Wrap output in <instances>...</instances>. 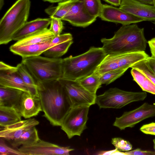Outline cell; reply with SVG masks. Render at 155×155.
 <instances>
[{
    "instance_id": "obj_43",
    "label": "cell",
    "mask_w": 155,
    "mask_h": 155,
    "mask_svg": "<svg viewBox=\"0 0 155 155\" xmlns=\"http://www.w3.org/2000/svg\"><path fill=\"white\" fill-rule=\"evenodd\" d=\"M4 4V0H0V10L2 9Z\"/></svg>"
},
{
    "instance_id": "obj_29",
    "label": "cell",
    "mask_w": 155,
    "mask_h": 155,
    "mask_svg": "<svg viewBox=\"0 0 155 155\" xmlns=\"http://www.w3.org/2000/svg\"><path fill=\"white\" fill-rule=\"evenodd\" d=\"M127 69L123 68L113 70L101 74L100 77L102 84L108 85L112 82L123 75Z\"/></svg>"
},
{
    "instance_id": "obj_42",
    "label": "cell",
    "mask_w": 155,
    "mask_h": 155,
    "mask_svg": "<svg viewBox=\"0 0 155 155\" xmlns=\"http://www.w3.org/2000/svg\"><path fill=\"white\" fill-rule=\"evenodd\" d=\"M45 2H48L50 3H54L59 2L66 0H43Z\"/></svg>"
},
{
    "instance_id": "obj_36",
    "label": "cell",
    "mask_w": 155,
    "mask_h": 155,
    "mask_svg": "<svg viewBox=\"0 0 155 155\" xmlns=\"http://www.w3.org/2000/svg\"><path fill=\"white\" fill-rule=\"evenodd\" d=\"M140 130L144 134L155 135V123L152 122L143 125Z\"/></svg>"
},
{
    "instance_id": "obj_11",
    "label": "cell",
    "mask_w": 155,
    "mask_h": 155,
    "mask_svg": "<svg viewBox=\"0 0 155 155\" xmlns=\"http://www.w3.org/2000/svg\"><path fill=\"white\" fill-rule=\"evenodd\" d=\"M18 149L25 155H69L74 150L69 147H61L41 140L35 144L22 146Z\"/></svg>"
},
{
    "instance_id": "obj_32",
    "label": "cell",
    "mask_w": 155,
    "mask_h": 155,
    "mask_svg": "<svg viewBox=\"0 0 155 155\" xmlns=\"http://www.w3.org/2000/svg\"><path fill=\"white\" fill-rule=\"evenodd\" d=\"M5 140L0 139V155H25L18 148L12 147L8 145Z\"/></svg>"
},
{
    "instance_id": "obj_4",
    "label": "cell",
    "mask_w": 155,
    "mask_h": 155,
    "mask_svg": "<svg viewBox=\"0 0 155 155\" xmlns=\"http://www.w3.org/2000/svg\"><path fill=\"white\" fill-rule=\"evenodd\" d=\"M31 6L30 0H18L7 11L0 21V44L12 40L14 34L26 22Z\"/></svg>"
},
{
    "instance_id": "obj_31",
    "label": "cell",
    "mask_w": 155,
    "mask_h": 155,
    "mask_svg": "<svg viewBox=\"0 0 155 155\" xmlns=\"http://www.w3.org/2000/svg\"><path fill=\"white\" fill-rule=\"evenodd\" d=\"M145 60L137 62L130 68L139 71L155 85V75L146 65Z\"/></svg>"
},
{
    "instance_id": "obj_10",
    "label": "cell",
    "mask_w": 155,
    "mask_h": 155,
    "mask_svg": "<svg viewBox=\"0 0 155 155\" xmlns=\"http://www.w3.org/2000/svg\"><path fill=\"white\" fill-rule=\"evenodd\" d=\"M155 116V105L145 103L139 107L124 112L119 117H116L113 125L121 130L127 127H132L142 120Z\"/></svg>"
},
{
    "instance_id": "obj_13",
    "label": "cell",
    "mask_w": 155,
    "mask_h": 155,
    "mask_svg": "<svg viewBox=\"0 0 155 155\" xmlns=\"http://www.w3.org/2000/svg\"><path fill=\"white\" fill-rule=\"evenodd\" d=\"M96 18L87 11L84 0H78L62 20L69 22L73 26L85 28L94 22Z\"/></svg>"
},
{
    "instance_id": "obj_17",
    "label": "cell",
    "mask_w": 155,
    "mask_h": 155,
    "mask_svg": "<svg viewBox=\"0 0 155 155\" xmlns=\"http://www.w3.org/2000/svg\"><path fill=\"white\" fill-rule=\"evenodd\" d=\"M39 124V122L35 118L21 120L1 128L0 137L10 142L17 139L25 131Z\"/></svg>"
},
{
    "instance_id": "obj_44",
    "label": "cell",
    "mask_w": 155,
    "mask_h": 155,
    "mask_svg": "<svg viewBox=\"0 0 155 155\" xmlns=\"http://www.w3.org/2000/svg\"><path fill=\"white\" fill-rule=\"evenodd\" d=\"M153 143H154L153 147H154V149L155 150V138H154L153 140Z\"/></svg>"
},
{
    "instance_id": "obj_15",
    "label": "cell",
    "mask_w": 155,
    "mask_h": 155,
    "mask_svg": "<svg viewBox=\"0 0 155 155\" xmlns=\"http://www.w3.org/2000/svg\"><path fill=\"white\" fill-rule=\"evenodd\" d=\"M0 86L15 88L29 93L28 88L18 74L16 67L0 62Z\"/></svg>"
},
{
    "instance_id": "obj_18",
    "label": "cell",
    "mask_w": 155,
    "mask_h": 155,
    "mask_svg": "<svg viewBox=\"0 0 155 155\" xmlns=\"http://www.w3.org/2000/svg\"><path fill=\"white\" fill-rule=\"evenodd\" d=\"M51 18H38L26 22L13 35L12 40L18 41L37 32L47 28L50 24Z\"/></svg>"
},
{
    "instance_id": "obj_26",
    "label": "cell",
    "mask_w": 155,
    "mask_h": 155,
    "mask_svg": "<svg viewBox=\"0 0 155 155\" xmlns=\"http://www.w3.org/2000/svg\"><path fill=\"white\" fill-rule=\"evenodd\" d=\"M131 73L135 81L142 90L155 95V85L138 70L132 68Z\"/></svg>"
},
{
    "instance_id": "obj_20",
    "label": "cell",
    "mask_w": 155,
    "mask_h": 155,
    "mask_svg": "<svg viewBox=\"0 0 155 155\" xmlns=\"http://www.w3.org/2000/svg\"><path fill=\"white\" fill-rule=\"evenodd\" d=\"M54 37V34L47 28L17 41L13 45L15 46H23L43 43L51 41Z\"/></svg>"
},
{
    "instance_id": "obj_40",
    "label": "cell",
    "mask_w": 155,
    "mask_h": 155,
    "mask_svg": "<svg viewBox=\"0 0 155 155\" xmlns=\"http://www.w3.org/2000/svg\"><path fill=\"white\" fill-rule=\"evenodd\" d=\"M105 2L111 4L115 6H119L120 5L121 0H103Z\"/></svg>"
},
{
    "instance_id": "obj_16",
    "label": "cell",
    "mask_w": 155,
    "mask_h": 155,
    "mask_svg": "<svg viewBox=\"0 0 155 155\" xmlns=\"http://www.w3.org/2000/svg\"><path fill=\"white\" fill-rule=\"evenodd\" d=\"M22 117L29 119L42 111L39 97L23 92L15 107Z\"/></svg>"
},
{
    "instance_id": "obj_33",
    "label": "cell",
    "mask_w": 155,
    "mask_h": 155,
    "mask_svg": "<svg viewBox=\"0 0 155 155\" xmlns=\"http://www.w3.org/2000/svg\"><path fill=\"white\" fill-rule=\"evenodd\" d=\"M111 143L118 151H127L132 149L131 144L128 141L120 137H115L112 139Z\"/></svg>"
},
{
    "instance_id": "obj_5",
    "label": "cell",
    "mask_w": 155,
    "mask_h": 155,
    "mask_svg": "<svg viewBox=\"0 0 155 155\" xmlns=\"http://www.w3.org/2000/svg\"><path fill=\"white\" fill-rule=\"evenodd\" d=\"M62 59L38 56L22 58L21 62L36 82L58 80L62 76Z\"/></svg>"
},
{
    "instance_id": "obj_9",
    "label": "cell",
    "mask_w": 155,
    "mask_h": 155,
    "mask_svg": "<svg viewBox=\"0 0 155 155\" xmlns=\"http://www.w3.org/2000/svg\"><path fill=\"white\" fill-rule=\"evenodd\" d=\"M65 89L72 107L80 105L91 106L95 104L96 95L87 90L78 81L60 78L58 80Z\"/></svg>"
},
{
    "instance_id": "obj_37",
    "label": "cell",
    "mask_w": 155,
    "mask_h": 155,
    "mask_svg": "<svg viewBox=\"0 0 155 155\" xmlns=\"http://www.w3.org/2000/svg\"><path fill=\"white\" fill-rule=\"evenodd\" d=\"M124 153L127 155H155V151L143 150L139 148Z\"/></svg>"
},
{
    "instance_id": "obj_38",
    "label": "cell",
    "mask_w": 155,
    "mask_h": 155,
    "mask_svg": "<svg viewBox=\"0 0 155 155\" xmlns=\"http://www.w3.org/2000/svg\"><path fill=\"white\" fill-rule=\"evenodd\" d=\"M145 61L147 66L155 75V58L149 56L145 60Z\"/></svg>"
},
{
    "instance_id": "obj_2",
    "label": "cell",
    "mask_w": 155,
    "mask_h": 155,
    "mask_svg": "<svg viewBox=\"0 0 155 155\" xmlns=\"http://www.w3.org/2000/svg\"><path fill=\"white\" fill-rule=\"evenodd\" d=\"M101 41L107 55L145 51L147 42L143 28L136 24L122 25L113 37L103 38Z\"/></svg>"
},
{
    "instance_id": "obj_45",
    "label": "cell",
    "mask_w": 155,
    "mask_h": 155,
    "mask_svg": "<svg viewBox=\"0 0 155 155\" xmlns=\"http://www.w3.org/2000/svg\"><path fill=\"white\" fill-rule=\"evenodd\" d=\"M154 5L155 6V0H154Z\"/></svg>"
},
{
    "instance_id": "obj_41",
    "label": "cell",
    "mask_w": 155,
    "mask_h": 155,
    "mask_svg": "<svg viewBox=\"0 0 155 155\" xmlns=\"http://www.w3.org/2000/svg\"><path fill=\"white\" fill-rule=\"evenodd\" d=\"M143 3L154 5V0H137Z\"/></svg>"
},
{
    "instance_id": "obj_21",
    "label": "cell",
    "mask_w": 155,
    "mask_h": 155,
    "mask_svg": "<svg viewBox=\"0 0 155 155\" xmlns=\"http://www.w3.org/2000/svg\"><path fill=\"white\" fill-rule=\"evenodd\" d=\"M23 92L15 88L0 86V106L15 107Z\"/></svg>"
},
{
    "instance_id": "obj_7",
    "label": "cell",
    "mask_w": 155,
    "mask_h": 155,
    "mask_svg": "<svg viewBox=\"0 0 155 155\" xmlns=\"http://www.w3.org/2000/svg\"><path fill=\"white\" fill-rule=\"evenodd\" d=\"M145 51L107 55L94 73L99 76L108 71L130 68L137 62L146 59Z\"/></svg>"
},
{
    "instance_id": "obj_39",
    "label": "cell",
    "mask_w": 155,
    "mask_h": 155,
    "mask_svg": "<svg viewBox=\"0 0 155 155\" xmlns=\"http://www.w3.org/2000/svg\"><path fill=\"white\" fill-rule=\"evenodd\" d=\"M148 43L151 54V57L155 58V38L149 41Z\"/></svg>"
},
{
    "instance_id": "obj_19",
    "label": "cell",
    "mask_w": 155,
    "mask_h": 155,
    "mask_svg": "<svg viewBox=\"0 0 155 155\" xmlns=\"http://www.w3.org/2000/svg\"><path fill=\"white\" fill-rule=\"evenodd\" d=\"M51 41L23 46H15L12 45L10 47L9 50L22 58L38 56L50 48Z\"/></svg>"
},
{
    "instance_id": "obj_24",
    "label": "cell",
    "mask_w": 155,
    "mask_h": 155,
    "mask_svg": "<svg viewBox=\"0 0 155 155\" xmlns=\"http://www.w3.org/2000/svg\"><path fill=\"white\" fill-rule=\"evenodd\" d=\"M40 140L38 130L34 127L25 131L17 139L9 142L13 147L17 148L20 146L33 144Z\"/></svg>"
},
{
    "instance_id": "obj_34",
    "label": "cell",
    "mask_w": 155,
    "mask_h": 155,
    "mask_svg": "<svg viewBox=\"0 0 155 155\" xmlns=\"http://www.w3.org/2000/svg\"><path fill=\"white\" fill-rule=\"evenodd\" d=\"M51 20L49 30L55 36L60 35L64 28L63 22L61 20L54 18H51Z\"/></svg>"
},
{
    "instance_id": "obj_27",
    "label": "cell",
    "mask_w": 155,
    "mask_h": 155,
    "mask_svg": "<svg viewBox=\"0 0 155 155\" xmlns=\"http://www.w3.org/2000/svg\"><path fill=\"white\" fill-rule=\"evenodd\" d=\"M78 81L87 90L96 95L97 90L101 87L102 85L100 76L94 73Z\"/></svg>"
},
{
    "instance_id": "obj_14",
    "label": "cell",
    "mask_w": 155,
    "mask_h": 155,
    "mask_svg": "<svg viewBox=\"0 0 155 155\" xmlns=\"http://www.w3.org/2000/svg\"><path fill=\"white\" fill-rule=\"evenodd\" d=\"M120 8L144 21H155V6L137 0H121Z\"/></svg>"
},
{
    "instance_id": "obj_28",
    "label": "cell",
    "mask_w": 155,
    "mask_h": 155,
    "mask_svg": "<svg viewBox=\"0 0 155 155\" xmlns=\"http://www.w3.org/2000/svg\"><path fill=\"white\" fill-rule=\"evenodd\" d=\"M73 43V40H71L58 45L49 48L43 54L46 57L48 58H60L67 52Z\"/></svg>"
},
{
    "instance_id": "obj_22",
    "label": "cell",
    "mask_w": 155,
    "mask_h": 155,
    "mask_svg": "<svg viewBox=\"0 0 155 155\" xmlns=\"http://www.w3.org/2000/svg\"><path fill=\"white\" fill-rule=\"evenodd\" d=\"M21 116L14 107L0 106V126L4 127L21 120Z\"/></svg>"
},
{
    "instance_id": "obj_23",
    "label": "cell",
    "mask_w": 155,
    "mask_h": 155,
    "mask_svg": "<svg viewBox=\"0 0 155 155\" xmlns=\"http://www.w3.org/2000/svg\"><path fill=\"white\" fill-rule=\"evenodd\" d=\"M16 67L17 71L27 86L29 94L33 96L39 97L36 82L25 65L21 62Z\"/></svg>"
},
{
    "instance_id": "obj_12",
    "label": "cell",
    "mask_w": 155,
    "mask_h": 155,
    "mask_svg": "<svg viewBox=\"0 0 155 155\" xmlns=\"http://www.w3.org/2000/svg\"><path fill=\"white\" fill-rule=\"evenodd\" d=\"M102 20L127 25L144 21L125 11L112 5L103 4L99 17Z\"/></svg>"
},
{
    "instance_id": "obj_3",
    "label": "cell",
    "mask_w": 155,
    "mask_h": 155,
    "mask_svg": "<svg viewBox=\"0 0 155 155\" xmlns=\"http://www.w3.org/2000/svg\"><path fill=\"white\" fill-rule=\"evenodd\" d=\"M106 55L102 47H92L80 55L62 59L61 78L79 81L91 75Z\"/></svg>"
},
{
    "instance_id": "obj_35",
    "label": "cell",
    "mask_w": 155,
    "mask_h": 155,
    "mask_svg": "<svg viewBox=\"0 0 155 155\" xmlns=\"http://www.w3.org/2000/svg\"><path fill=\"white\" fill-rule=\"evenodd\" d=\"M72 35L70 33H65L55 36L52 39L50 44V47L65 42L72 40Z\"/></svg>"
},
{
    "instance_id": "obj_25",
    "label": "cell",
    "mask_w": 155,
    "mask_h": 155,
    "mask_svg": "<svg viewBox=\"0 0 155 155\" xmlns=\"http://www.w3.org/2000/svg\"><path fill=\"white\" fill-rule=\"evenodd\" d=\"M78 0H67L59 2L57 6H50L45 10V12L50 18L62 20L72 6Z\"/></svg>"
},
{
    "instance_id": "obj_8",
    "label": "cell",
    "mask_w": 155,
    "mask_h": 155,
    "mask_svg": "<svg viewBox=\"0 0 155 155\" xmlns=\"http://www.w3.org/2000/svg\"><path fill=\"white\" fill-rule=\"evenodd\" d=\"M90 107L80 105L72 107L64 117L60 126L69 139L75 136H80L86 129Z\"/></svg>"
},
{
    "instance_id": "obj_1",
    "label": "cell",
    "mask_w": 155,
    "mask_h": 155,
    "mask_svg": "<svg viewBox=\"0 0 155 155\" xmlns=\"http://www.w3.org/2000/svg\"><path fill=\"white\" fill-rule=\"evenodd\" d=\"M36 83L43 116L53 126H60L72 107L65 89L58 80Z\"/></svg>"
},
{
    "instance_id": "obj_6",
    "label": "cell",
    "mask_w": 155,
    "mask_h": 155,
    "mask_svg": "<svg viewBox=\"0 0 155 155\" xmlns=\"http://www.w3.org/2000/svg\"><path fill=\"white\" fill-rule=\"evenodd\" d=\"M147 96L145 92L127 91L112 88L97 96L95 104L100 108L120 109L132 102L143 101Z\"/></svg>"
},
{
    "instance_id": "obj_30",
    "label": "cell",
    "mask_w": 155,
    "mask_h": 155,
    "mask_svg": "<svg viewBox=\"0 0 155 155\" xmlns=\"http://www.w3.org/2000/svg\"><path fill=\"white\" fill-rule=\"evenodd\" d=\"M85 8L88 12L96 18L99 17L103 4L101 0H84Z\"/></svg>"
}]
</instances>
